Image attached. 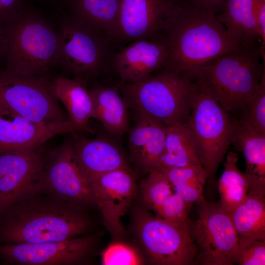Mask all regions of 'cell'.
Segmentation results:
<instances>
[{"label":"cell","instance_id":"cell-35","mask_svg":"<svg viewBox=\"0 0 265 265\" xmlns=\"http://www.w3.org/2000/svg\"><path fill=\"white\" fill-rule=\"evenodd\" d=\"M23 0H0V25L11 21L21 12Z\"/></svg>","mask_w":265,"mask_h":265},{"label":"cell","instance_id":"cell-10","mask_svg":"<svg viewBox=\"0 0 265 265\" xmlns=\"http://www.w3.org/2000/svg\"><path fill=\"white\" fill-rule=\"evenodd\" d=\"M58 64L85 80L97 75L109 60V51L98 31L78 18H70L59 32Z\"/></svg>","mask_w":265,"mask_h":265},{"label":"cell","instance_id":"cell-2","mask_svg":"<svg viewBox=\"0 0 265 265\" xmlns=\"http://www.w3.org/2000/svg\"><path fill=\"white\" fill-rule=\"evenodd\" d=\"M160 37L168 52L164 69L179 74H186L240 47L215 15L182 1L166 20Z\"/></svg>","mask_w":265,"mask_h":265},{"label":"cell","instance_id":"cell-19","mask_svg":"<svg viewBox=\"0 0 265 265\" xmlns=\"http://www.w3.org/2000/svg\"><path fill=\"white\" fill-rule=\"evenodd\" d=\"M73 132L74 151L83 172L91 183L102 175L120 168H129L120 148L104 137L89 139Z\"/></svg>","mask_w":265,"mask_h":265},{"label":"cell","instance_id":"cell-33","mask_svg":"<svg viewBox=\"0 0 265 265\" xmlns=\"http://www.w3.org/2000/svg\"><path fill=\"white\" fill-rule=\"evenodd\" d=\"M101 262L104 265H141L143 259L132 246L121 242L109 245L102 252Z\"/></svg>","mask_w":265,"mask_h":265},{"label":"cell","instance_id":"cell-17","mask_svg":"<svg viewBox=\"0 0 265 265\" xmlns=\"http://www.w3.org/2000/svg\"><path fill=\"white\" fill-rule=\"evenodd\" d=\"M168 56L166 45L160 37L142 39L120 51L114 56L113 63L122 82L134 83L164 68Z\"/></svg>","mask_w":265,"mask_h":265},{"label":"cell","instance_id":"cell-34","mask_svg":"<svg viewBox=\"0 0 265 265\" xmlns=\"http://www.w3.org/2000/svg\"><path fill=\"white\" fill-rule=\"evenodd\" d=\"M205 184L199 183H191L173 187L174 193L185 201L192 204L204 199L203 196Z\"/></svg>","mask_w":265,"mask_h":265},{"label":"cell","instance_id":"cell-37","mask_svg":"<svg viewBox=\"0 0 265 265\" xmlns=\"http://www.w3.org/2000/svg\"><path fill=\"white\" fill-rule=\"evenodd\" d=\"M226 0H181L183 2L199 6L215 15L222 10Z\"/></svg>","mask_w":265,"mask_h":265},{"label":"cell","instance_id":"cell-20","mask_svg":"<svg viewBox=\"0 0 265 265\" xmlns=\"http://www.w3.org/2000/svg\"><path fill=\"white\" fill-rule=\"evenodd\" d=\"M231 144L244 156L250 188L265 189V135L239 118L233 117Z\"/></svg>","mask_w":265,"mask_h":265},{"label":"cell","instance_id":"cell-11","mask_svg":"<svg viewBox=\"0 0 265 265\" xmlns=\"http://www.w3.org/2000/svg\"><path fill=\"white\" fill-rule=\"evenodd\" d=\"M40 188L83 209L97 207L91 184L79 163L72 139L49 152Z\"/></svg>","mask_w":265,"mask_h":265},{"label":"cell","instance_id":"cell-1","mask_svg":"<svg viewBox=\"0 0 265 265\" xmlns=\"http://www.w3.org/2000/svg\"><path fill=\"white\" fill-rule=\"evenodd\" d=\"M92 227L86 209L39 188L0 215V244L63 240L87 235Z\"/></svg>","mask_w":265,"mask_h":265},{"label":"cell","instance_id":"cell-38","mask_svg":"<svg viewBox=\"0 0 265 265\" xmlns=\"http://www.w3.org/2000/svg\"><path fill=\"white\" fill-rule=\"evenodd\" d=\"M7 41L1 26L0 25V72L4 71L2 65H6L7 58Z\"/></svg>","mask_w":265,"mask_h":265},{"label":"cell","instance_id":"cell-36","mask_svg":"<svg viewBox=\"0 0 265 265\" xmlns=\"http://www.w3.org/2000/svg\"><path fill=\"white\" fill-rule=\"evenodd\" d=\"M255 10L258 26L261 37L262 51L265 45V0H255Z\"/></svg>","mask_w":265,"mask_h":265},{"label":"cell","instance_id":"cell-31","mask_svg":"<svg viewBox=\"0 0 265 265\" xmlns=\"http://www.w3.org/2000/svg\"><path fill=\"white\" fill-rule=\"evenodd\" d=\"M158 169L164 174L171 184L172 188L177 186L191 183H199L205 184L208 179L207 171L201 164Z\"/></svg>","mask_w":265,"mask_h":265},{"label":"cell","instance_id":"cell-14","mask_svg":"<svg viewBox=\"0 0 265 265\" xmlns=\"http://www.w3.org/2000/svg\"><path fill=\"white\" fill-rule=\"evenodd\" d=\"M82 131L92 130L70 121L33 122L0 108V154L36 149L55 135Z\"/></svg>","mask_w":265,"mask_h":265},{"label":"cell","instance_id":"cell-4","mask_svg":"<svg viewBox=\"0 0 265 265\" xmlns=\"http://www.w3.org/2000/svg\"><path fill=\"white\" fill-rule=\"evenodd\" d=\"M119 85L128 105L166 126L186 122L198 89L187 74L166 69L142 81Z\"/></svg>","mask_w":265,"mask_h":265},{"label":"cell","instance_id":"cell-21","mask_svg":"<svg viewBox=\"0 0 265 265\" xmlns=\"http://www.w3.org/2000/svg\"><path fill=\"white\" fill-rule=\"evenodd\" d=\"M93 102L92 118L98 120L111 135L120 137L129 131L128 103L119 85H96L89 90Z\"/></svg>","mask_w":265,"mask_h":265},{"label":"cell","instance_id":"cell-6","mask_svg":"<svg viewBox=\"0 0 265 265\" xmlns=\"http://www.w3.org/2000/svg\"><path fill=\"white\" fill-rule=\"evenodd\" d=\"M196 82L197 94L186 124L192 133L199 159L208 179L212 180L231 145L234 122L230 113L203 86Z\"/></svg>","mask_w":265,"mask_h":265},{"label":"cell","instance_id":"cell-8","mask_svg":"<svg viewBox=\"0 0 265 265\" xmlns=\"http://www.w3.org/2000/svg\"><path fill=\"white\" fill-rule=\"evenodd\" d=\"M196 203L198 218L187 225L196 249L195 264L235 265L238 235L229 214L219 201L211 203L204 198Z\"/></svg>","mask_w":265,"mask_h":265},{"label":"cell","instance_id":"cell-32","mask_svg":"<svg viewBox=\"0 0 265 265\" xmlns=\"http://www.w3.org/2000/svg\"><path fill=\"white\" fill-rule=\"evenodd\" d=\"M192 205L173 193L166 200L156 216L176 225L187 226L190 220L188 213Z\"/></svg>","mask_w":265,"mask_h":265},{"label":"cell","instance_id":"cell-23","mask_svg":"<svg viewBox=\"0 0 265 265\" xmlns=\"http://www.w3.org/2000/svg\"><path fill=\"white\" fill-rule=\"evenodd\" d=\"M50 88L65 106L69 120L78 125L89 127L92 118L93 102L85 80L74 77L57 76L48 79Z\"/></svg>","mask_w":265,"mask_h":265},{"label":"cell","instance_id":"cell-3","mask_svg":"<svg viewBox=\"0 0 265 265\" xmlns=\"http://www.w3.org/2000/svg\"><path fill=\"white\" fill-rule=\"evenodd\" d=\"M265 74V53L260 43L239 47L186 73L232 113L243 109Z\"/></svg>","mask_w":265,"mask_h":265},{"label":"cell","instance_id":"cell-9","mask_svg":"<svg viewBox=\"0 0 265 265\" xmlns=\"http://www.w3.org/2000/svg\"><path fill=\"white\" fill-rule=\"evenodd\" d=\"M0 108L35 122L70 121L47 78L0 72Z\"/></svg>","mask_w":265,"mask_h":265},{"label":"cell","instance_id":"cell-13","mask_svg":"<svg viewBox=\"0 0 265 265\" xmlns=\"http://www.w3.org/2000/svg\"><path fill=\"white\" fill-rule=\"evenodd\" d=\"M48 153L41 147L0 154V215L40 187Z\"/></svg>","mask_w":265,"mask_h":265},{"label":"cell","instance_id":"cell-24","mask_svg":"<svg viewBox=\"0 0 265 265\" xmlns=\"http://www.w3.org/2000/svg\"><path fill=\"white\" fill-rule=\"evenodd\" d=\"M201 164L192 133L185 123L167 126L165 150L158 168Z\"/></svg>","mask_w":265,"mask_h":265},{"label":"cell","instance_id":"cell-7","mask_svg":"<svg viewBox=\"0 0 265 265\" xmlns=\"http://www.w3.org/2000/svg\"><path fill=\"white\" fill-rule=\"evenodd\" d=\"M134 231L147 261L156 265H192L196 249L187 226L171 223L138 208L133 218Z\"/></svg>","mask_w":265,"mask_h":265},{"label":"cell","instance_id":"cell-16","mask_svg":"<svg viewBox=\"0 0 265 265\" xmlns=\"http://www.w3.org/2000/svg\"><path fill=\"white\" fill-rule=\"evenodd\" d=\"M181 0H120L113 38L132 41L160 36L164 24Z\"/></svg>","mask_w":265,"mask_h":265},{"label":"cell","instance_id":"cell-26","mask_svg":"<svg viewBox=\"0 0 265 265\" xmlns=\"http://www.w3.org/2000/svg\"><path fill=\"white\" fill-rule=\"evenodd\" d=\"M238 155L229 152L224 163V171L218 181L219 202L230 214L246 197L249 189L247 177L238 167Z\"/></svg>","mask_w":265,"mask_h":265},{"label":"cell","instance_id":"cell-30","mask_svg":"<svg viewBox=\"0 0 265 265\" xmlns=\"http://www.w3.org/2000/svg\"><path fill=\"white\" fill-rule=\"evenodd\" d=\"M235 264L265 265V240L238 235Z\"/></svg>","mask_w":265,"mask_h":265},{"label":"cell","instance_id":"cell-28","mask_svg":"<svg viewBox=\"0 0 265 265\" xmlns=\"http://www.w3.org/2000/svg\"><path fill=\"white\" fill-rule=\"evenodd\" d=\"M167 178L157 168L148 172L140 185V193L146 206L157 214L166 200L173 193Z\"/></svg>","mask_w":265,"mask_h":265},{"label":"cell","instance_id":"cell-27","mask_svg":"<svg viewBox=\"0 0 265 265\" xmlns=\"http://www.w3.org/2000/svg\"><path fill=\"white\" fill-rule=\"evenodd\" d=\"M77 17L106 38H113L119 17L120 0H75Z\"/></svg>","mask_w":265,"mask_h":265},{"label":"cell","instance_id":"cell-22","mask_svg":"<svg viewBox=\"0 0 265 265\" xmlns=\"http://www.w3.org/2000/svg\"><path fill=\"white\" fill-rule=\"evenodd\" d=\"M216 16L240 47L261 44L255 0H226L222 11Z\"/></svg>","mask_w":265,"mask_h":265},{"label":"cell","instance_id":"cell-15","mask_svg":"<svg viewBox=\"0 0 265 265\" xmlns=\"http://www.w3.org/2000/svg\"><path fill=\"white\" fill-rule=\"evenodd\" d=\"M96 206L106 228L116 238L125 234L121 217L127 212L136 192L130 169L120 168L102 175L91 183Z\"/></svg>","mask_w":265,"mask_h":265},{"label":"cell","instance_id":"cell-25","mask_svg":"<svg viewBox=\"0 0 265 265\" xmlns=\"http://www.w3.org/2000/svg\"><path fill=\"white\" fill-rule=\"evenodd\" d=\"M229 215L238 235L265 240V195L248 193Z\"/></svg>","mask_w":265,"mask_h":265},{"label":"cell","instance_id":"cell-5","mask_svg":"<svg viewBox=\"0 0 265 265\" xmlns=\"http://www.w3.org/2000/svg\"><path fill=\"white\" fill-rule=\"evenodd\" d=\"M0 26L7 41L5 71L46 78L51 69L58 64L59 32L45 20L21 12Z\"/></svg>","mask_w":265,"mask_h":265},{"label":"cell","instance_id":"cell-18","mask_svg":"<svg viewBox=\"0 0 265 265\" xmlns=\"http://www.w3.org/2000/svg\"><path fill=\"white\" fill-rule=\"evenodd\" d=\"M166 128L158 120L137 112L128 146L132 160L139 169L148 173L158 168L165 150Z\"/></svg>","mask_w":265,"mask_h":265},{"label":"cell","instance_id":"cell-29","mask_svg":"<svg viewBox=\"0 0 265 265\" xmlns=\"http://www.w3.org/2000/svg\"><path fill=\"white\" fill-rule=\"evenodd\" d=\"M239 113V118L265 135V74L257 92Z\"/></svg>","mask_w":265,"mask_h":265},{"label":"cell","instance_id":"cell-12","mask_svg":"<svg viewBox=\"0 0 265 265\" xmlns=\"http://www.w3.org/2000/svg\"><path fill=\"white\" fill-rule=\"evenodd\" d=\"M94 235L35 243L0 244V261L6 265H73L84 263L95 248Z\"/></svg>","mask_w":265,"mask_h":265}]
</instances>
